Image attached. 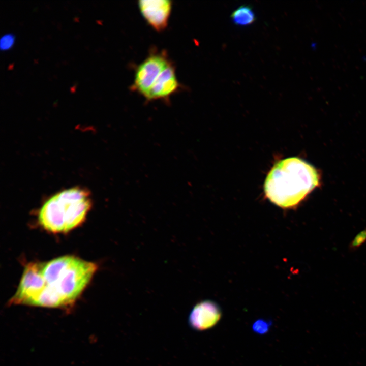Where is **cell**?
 Listing matches in <instances>:
<instances>
[{
    "label": "cell",
    "instance_id": "obj_10",
    "mask_svg": "<svg viewBox=\"0 0 366 366\" xmlns=\"http://www.w3.org/2000/svg\"><path fill=\"white\" fill-rule=\"evenodd\" d=\"M14 41V38L11 34H7L3 36L1 39V49L7 50L11 47Z\"/></svg>",
    "mask_w": 366,
    "mask_h": 366
},
{
    "label": "cell",
    "instance_id": "obj_8",
    "mask_svg": "<svg viewBox=\"0 0 366 366\" xmlns=\"http://www.w3.org/2000/svg\"><path fill=\"white\" fill-rule=\"evenodd\" d=\"M234 24L238 26H248L253 24L256 20V15L252 7L243 5L232 12L230 16Z\"/></svg>",
    "mask_w": 366,
    "mask_h": 366
},
{
    "label": "cell",
    "instance_id": "obj_2",
    "mask_svg": "<svg viewBox=\"0 0 366 366\" xmlns=\"http://www.w3.org/2000/svg\"><path fill=\"white\" fill-rule=\"evenodd\" d=\"M317 170L296 157L277 162L269 172L264 183L266 196L282 208L293 207L299 203L319 184Z\"/></svg>",
    "mask_w": 366,
    "mask_h": 366
},
{
    "label": "cell",
    "instance_id": "obj_3",
    "mask_svg": "<svg viewBox=\"0 0 366 366\" xmlns=\"http://www.w3.org/2000/svg\"><path fill=\"white\" fill-rule=\"evenodd\" d=\"M91 206L88 191L80 187L69 188L45 202L39 212L38 221L50 232H67L85 220Z\"/></svg>",
    "mask_w": 366,
    "mask_h": 366
},
{
    "label": "cell",
    "instance_id": "obj_6",
    "mask_svg": "<svg viewBox=\"0 0 366 366\" xmlns=\"http://www.w3.org/2000/svg\"><path fill=\"white\" fill-rule=\"evenodd\" d=\"M175 67L171 60L157 78L144 98L147 102L165 101L182 87L176 75Z\"/></svg>",
    "mask_w": 366,
    "mask_h": 366
},
{
    "label": "cell",
    "instance_id": "obj_11",
    "mask_svg": "<svg viewBox=\"0 0 366 366\" xmlns=\"http://www.w3.org/2000/svg\"><path fill=\"white\" fill-rule=\"evenodd\" d=\"M366 240V230L360 232L355 237L352 242L353 247H357L362 243Z\"/></svg>",
    "mask_w": 366,
    "mask_h": 366
},
{
    "label": "cell",
    "instance_id": "obj_5",
    "mask_svg": "<svg viewBox=\"0 0 366 366\" xmlns=\"http://www.w3.org/2000/svg\"><path fill=\"white\" fill-rule=\"evenodd\" d=\"M138 6L146 22L154 29H165L171 14L172 2L170 0H140Z\"/></svg>",
    "mask_w": 366,
    "mask_h": 366
},
{
    "label": "cell",
    "instance_id": "obj_1",
    "mask_svg": "<svg viewBox=\"0 0 366 366\" xmlns=\"http://www.w3.org/2000/svg\"><path fill=\"white\" fill-rule=\"evenodd\" d=\"M97 268L96 264L73 256L29 263L10 302L47 308L69 307L80 296Z\"/></svg>",
    "mask_w": 366,
    "mask_h": 366
},
{
    "label": "cell",
    "instance_id": "obj_9",
    "mask_svg": "<svg viewBox=\"0 0 366 366\" xmlns=\"http://www.w3.org/2000/svg\"><path fill=\"white\" fill-rule=\"evenodd\" d=\"M269 324L268 322L262 320L256 321L253 326V330L257 333L264 334L269 329Z\"/></svg>",
    "mask_w": 366,
    "mask_h": 366
},
{
    "label": "cell",
    "instance_id": "obj_7",
    "mask_svg": "<svg viewBox=\"0 0 366 366\" xmlns=\"http://www.w3.org/2000/svg\"><path fill=\"white\" fill-rule=\"evenodd\" d=\"M221 317L220 307L211 300H203L192 308L188 318L193 329L202 331L211 328L219 321Z\"/></svg>",
    "mask_w": 366,
    "mask_h": 366
},
{
    "label": "cell",
    "instance_id": "obj_4",
    "mask_svg": "<svg viewBox=\"0 0 366 366\" xmlns=\"http://www.w3.org/2000/svg\"><path fill=\"white\" fill-rule=\"evenodd\" d=\"M170 61L166 51L151 49L148 55L135 69L131 90L145 98L157 78Z\"/></svg>",
    "mask_w": 366,
    "mask_h": 366
}]
</instances>
